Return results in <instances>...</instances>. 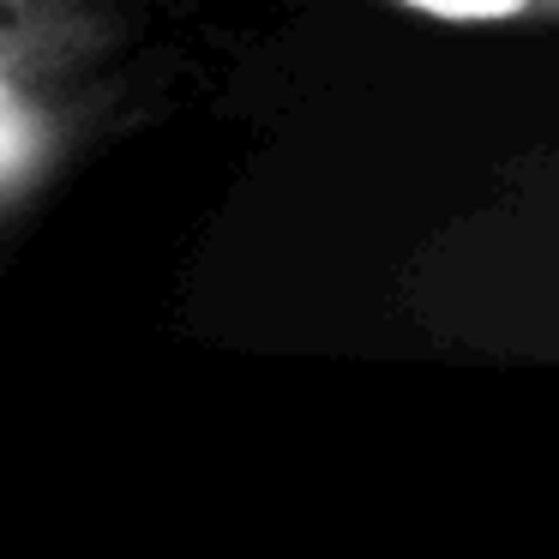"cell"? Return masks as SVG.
Returning <instances> with one entry per match:
<instances>
[{"label":"cell","instance_id":"cell-1","mask_svg":"<svg viewBox=\"0 0 559 559\" xmlns=\"http://www.w3.org/2000/svg\"><path fill=\"white\" fill-rule=\"evenodd\" d=\"M121 67V0H0V223L109 127Z\"/></svg>","mask_w":559,"mask_h":559},{"label":"cell","instance_id":"cell-2","mask_svg":"<svg viewBox=\"0 0 559 559\" xmlns=\"http://www.w3.org/2000/svg\"><path fill=\"white\" fill-rule=\"evenodd\" d=\"M451 31H559V0H379Z\"/></svg>","mask_w":559,"mask_h":559}]
</instances>
